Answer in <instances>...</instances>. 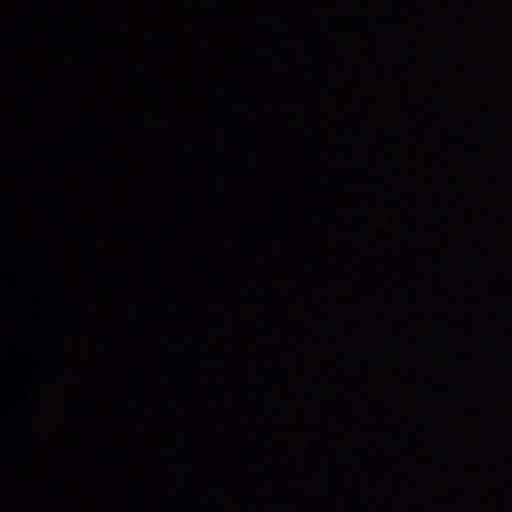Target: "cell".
Instances as JSON below:
<instances>
[]
</instances>
